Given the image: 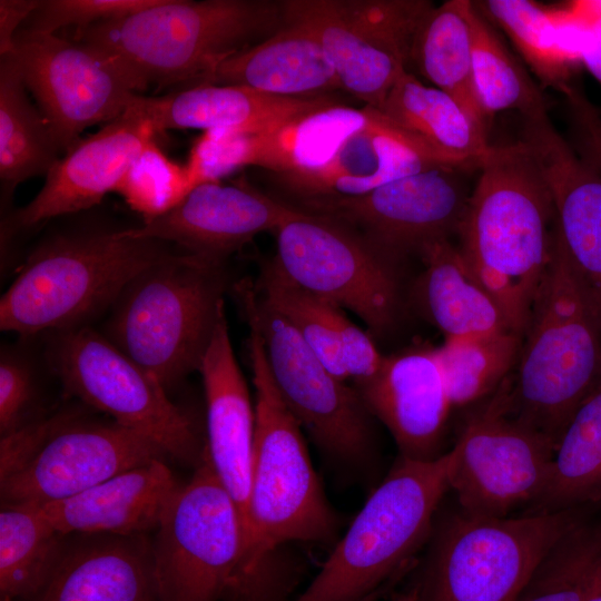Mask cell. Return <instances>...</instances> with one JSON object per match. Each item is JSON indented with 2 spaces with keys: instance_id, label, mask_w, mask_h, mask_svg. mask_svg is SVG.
<instances>
[{
  "instance_id": "6da1fadb",
  "label": "cell",
  "mask_w": 601,
  "mask_h": 601,
  "mask_svg": "<svg viewBox=\"0 0 601 601\" xmlns=\"http://www.w3.org/2000/svg\"><path fill=\"white\" fill-rule=\"evenodd\" d=\"M248 352L255 386V439L246 515V552L236 601H267L277 588L269 556L287 542H327L337 516L313 467L302 426L272 378L254 318Z\"/></svg>"
},
{
  "instance_id": "4dcf8cb0",
  "label": "cell",
  "mask_w": 601,
  "mask_h": 601,
  "mask_svg": "<svg viewBox=\"0 0 601 601\" xmlns=\"http://www.w3.org/2000/svg\"><path fill=\"white\" fill-rule=\"evenodd\" d=\"M377 109L327 105L254 134L250 166L275 175L303 174L329 162L344 142L372 124Z\"/></svg>"
},
{
  "instance_id": "83f0119b",
  "label": "cell",
  "mask_w": 601,
  "mask_h": 601,
  "mask_svg": "<svg viewBox=\"0 0 601 601\" xmlns=\"http://www.w3.org/2000/svg\"><path fill=\"white\" fill-rule=\"evenodd\" d=\"M390 122L451 164L480 169L491 151L486 128L449 93L404 72L377 109Z\"/></svg>"
},
{
  "instance_id": "7bdbcfd3",
  "label": "cell",
  "mask_w": 601,
  "mask_h": 601,
  "mask_svg": "<svg viewBox=\"0 0 601 601\" xmlns=\"http://www.w3.org/2000/svg\"><path fill=\"white\" fill-rule=\"evenodd\" d=\"M561 92L570 111L573 148L601 176V115L573 82Z\"/></svg>"
},
{
  "instance_id": "681fc988",
  "label": "cell",
  "mask_w": 601,
  "mask_h": 601,
  "mask_svg": "<svg viewBox=\"0 0 601 601\" xmlns=\"http://www.w3.org/2000/svg\"><path fill=\"white\" fill-rule=\"evenodd\" d=\"M591 2H592L593 7H594L595 9H598L599 11H601V1H591Z\"/></svg>"
},
{
  "instance_id": "ac0fdd59",
  "label": "cell",
  "mask_w": 601,
  "mask_h": 601,
  "mask_svg": "<svg viewBox=\"0 0 601 601\" xmlns=\"http://www.w3.org/2000/svg\"><path fill=\"white\" fill-rule=\"evenodd\" d=\"M293 206L245 183L197 185L169 211L124 229L136 238L174 243L208 259L224 262L256 235L276 230Z\"/></svg>"
},
{
  "instance_id": "1f68e13d",
  "label": "cell",
  "mask_w": 601,
  "mask_h": 601,
  "mask_svg": "<svg viewBox=\"0 0 601 601\" xmlns=\"http://www.w3.org/2000/svg\"><path fill=\"white\" fill-rule=\"evenodd\" d=\"M471 7L469 0L434 6L417 32L412 63L433 87L453 97L486 128L474 86Z\"/></svg>"
},
{
  "instance_id": "4fadbf2b",
  "label": "cell",
  "mask_w": 601,
  "mask_h": 601,
  "mask_svg": "<svg viewBox=\"0 0 601 601\" xmlns=\"http://www.w3.org/2000/svg\"><path fill=\"white\" fill-rule=\"evenodd\" d=\"M235 290L257 324L277 392L300 426L335 462L367 466L374 455L371 413L358 392L333 375L292 325L257 297L254 283L240 282Z\"/></svg>"
},
{
  "instance_id": "4316f807",
  "label": "cell",
  "mask_w": 601,
  "mask_h": 601,
  "mask_svg": "<svg viewBox=\"0 0 601 601\" xmlns=\"http://www.w3.org/2000/svg\"><path fill=\"white\" fill-rule=\"evenodd\" d=\"M204 83L244 86L294 98L331 96L342 90L316 35L286 18L273 35L224 61Z\"/></svg>"
},
{
  "instance_id": "5bb4252c",
  "label": "cell",
  "mask_w": 601,
  "mask_h": 601,
  "mask_svg": "<svg viewBox=\"0 0 601 601\" xmlns=\"http://www.w3.org/2000/svg\"><path fill=\"white\" fill-rule=\"evenodd\" d=\"M427 0H285L284 18L321 41L343 91L378 109L412 65Z\"/></svg>"
},
{
  "instance_id": "d590c367",
  "label": "cell",
  "mask_w": 601,
  "mask_h": 601,
  "mask_svg": "<svg viewBox=\"0 0 601 601\" xmlns=\"http://www.w3.org/2000/svg\"><path fill=\"white\" fill-rule=\"evenodd\" d=\"M473 76L480 107L486 122L497 112L513 109L523 118L546 112L541 89L506 48L490 21L472 1Z\"/></svg>"
},
{
  "instance_id": "8d00e7d4",
  "label": "cell",
  "mask_w": 601,
  "mask_h": 601,
  "mask_svg": "<svg viewBox=\"0 0 601 601\" xmlns=\"http://www.w3.org/2000/svg\"><path fill=\"white\" fill-rule=\"evenodd\" d=\"M254 289L292 325L333 375L344 382L349 378L341 349V307L295 284L273 259L262 265Z\"/></svg>"
},
{
  "instance_id": "ee69618b",
  "label": "cell",
  "mask_w": 601,
  "mask_h": 601,
  "mask_svg": "<svg viewBox=\"0 0 601 601\" xmlns=\"http://www.w3.org/2000/svg\"><path fill=\"white\" fill-rule=\"evenodd\" d=\"M343 362L348 376L356 386L371 381L381 370L384 357L375 346L370 333L349 321L345 314L339 321Z\"/></svg>"
},
{
  "instance_id": "ffe728a7",
  "label": "cell",
  "mask_w": 601,
  "mask_h": 601,
  "mask_svg": "<svg viewBox=\"0 0 601 601\" xmlns=\"http://www.w3.org/2000/svg\"><path fill=\"white\" fill-rule=\"evenodd\" d=\"M523 120L520 140L550 190L555 233L601 312V176L558 132L548 112Z\"/></svg>"
},
{
  "instance_id": "7402d4cb",
  "label": "cell",
  "mask_w": 601,
  "mask_h": 601,
  "mask_svg": "<svg viewBox=\"0 0 601 601\" xmlns=\"http://www.w3.org/2000/svg\"><path fill=\"white\" fill-rule=\"evenodd\" d=\"M207 410L205 456L240 511L245 532L255 439V406L220 315L201 361Z\"/></svg>"
},
{
  "instance_id": "f1b7e54d",
  "label": "cell",
  "mask_w": 601,
  "mask_h": 601,
  "mask_svg": "<svg viewBox=\"0 0 601 601\" xmlns=\"http://www.w3.org/2000/svg\"><path fill=\"white\" fill-rule=\"evenodd\" d=\"M420 255L425 267L415 293L426 317L445 338L512 331L460 247L450 239H441L426 245Z\"/></svg>"
},
{
  "instance_id": "d6a6232c",
  "label": "cell",
  "mask_w": 601,
  "mask_h": 601,
  "mask_svg": "<svg viewBox=\"0 0 601 601\" xmlns=\"http://www.w3.org/2000/svg\"><path fill=\"white\" fill-rule=\"evenodd\" d=\"M11 56L0 59V178L11 193L29 178L47 175L61 152L43 115L27 95Z\"/></svg>"
},
{
  "instance_id": "f6af8a7d",
  "label": "cell",
  "mask_w": 601,
  "mask_h": 601,
  "mask_svg": "<svg viewBox=\"0 0 601 601\" xmlns=\"http://www.w3.org/2000/svg\"><path fill=\"white\" fill-rule=\"evenodd\" d=\"M573 7L581 18L580 63L601 85V11L591 1H575Z\"/></svg>"
},
{
  "instance_id": "d4e9b609",
  "label": "cell",
  "mask_w": 601,
  "mask_h": 601,
  "mask_svg": "<svg viewBox=\"0 0 601 601\" xmlns=\"http://www.w3.org/2000/svg\"><path fill=\"white\" fill-rule=\"evenodd\" d=\"M136 101L157 134L169 129L264 131L305 112L341 102L334 95L280 97L244 86L208 83L159 97L138 93Z\"/></svg>"
},
{
  "instance_id": "ba28073f",
  "label": "cell",
  "mask_w": 601,
  "mask_h": 601,
  "mask_svg": "<svg viewBox=\"0 0 601 601\" xmlns=\"http://www.w3.org/2000/svg\"><path fill=\"white\" fill-rule=\"evenodd\" d=\"M580 522L578 508L515 516L461 511L432 541L416 584L420 601H515L541 560Z\"/></svg>"
},
{
  "instance_id": "f35d334b",
  "label": "cell",
  "mask_w": 601,
  "mask_h": 601,
  "mask_svg": "<svg viewBox=\"0 0 601 601\" xmlns=\"http://www.w3.org/2000/svg\"><path fill=\"white\" fill-rule=\"evenodd\" d=\"M601 561V525L580 522L541 560L515 601H584Z\"/></svg>"
},
{
  "instance_id": "ab89813d",
  "label": "cell",
  "mask_w": 601,
  "mask_h": 601,
  "mask_svg": "<svg viewBox=\"0 0 601 601\" xmlns=\"http://www.w3.org/2000/svg\"><path fill=\"white\" fill-rule=\"evenodd\" d=\"M193 188L186 164L171 160L154 139L131 162L115 191L150 219L173 209Z\"/></svg>"
},
{
  "instance_id": "7a4b0ae2",
  "label": "cell",
  "mask_w": 601,
  "mask_h": 601,
  "mask_svg": "<svg viewBox=\"0 0 601 601\" xmlns=\"http://www.w3.org/2000/svg\"><path fill=\"white\" fill-rule=\"evenodd\" d=\"M479 170L459 247L511 329L523 336L552 258L551 194L521 140L492 146Z\"/></svg>"
},
{
  "instance_id": "52a82bcc",
  "label": "cell",
  "mask_w": 601,
  "mask_h": 601,
  "mask_svg": "<svg viewBox=\"0 0 601 601\" xmlns=\"http://www.w3.org/2000/svg\"><path fill=\"white\" fill-rule=\"evenodd\" d=\"M452 464V449L432 460L400 456L294 601H363L382 593L431 533Z\"/></svg>"
},
{
  "instance_id": "9c48e42d",
  "label": "cell",
  "mask_w": 601,
  "mask_h": 601,
  "mask_svg": "<svg viewBox=\"0 0 601 601\" xmlns=\"http://www.w3.org/2000/svg\"><path fill=\"white\" fill-rule=\"evenodd\" d=\"M165 457L155 442L114 421H91L72 413L40 417L1 436V499L37 505L65 500Z\"/></svg>"
},
{
  "instance_id": "9a60e30c",
  "label": "cell",
  "mask_w": 601,
  "mask_h": 601,
  "mask_svg": "<svg viewBox=\"0 0 601 601\" xmlns=\"http://www.w3.org/2000/svg\"><path fill=\"white\" fill-rule=\"evenodd\" d=\"M508 380L452 447L450 491L470 515L509 516L538 506L549 486L555 445L513 414Z\"/></svg>"
},
{
  "instance_id": "bcb514c9",
  "label": "cell",
  "mask_w": 601,
  "mask_h": 601,
  "mask_svg": "<svg viewBox=\"0 0 601 601\" xmlns=\"http://www.w3.org/2000/svg\"><path fill=\"white\" fill-rule=\"evenodd\" d=\"M41 0H1L0 1V55H10L20 24L28 21L41 6Z\"/></svg>"
},
{
  "instance_id": "e0dca14e",
  "label": "cell",
  "mask_w": 601,
  "mask_h": 601,
  "mask_svg": "<svg viewBox=\"0 0 601 601\" xmlns=\"http://www.w3.org/2000/svg\"><path fill=\"white\" fill-rule=\"evenodd\" d=\"M441 166L408 175L346 198L303 201L306 211L338 220L398 264L428 244L459 234L472 189L465 173Z\"/></svg>"
},
{
  "instance_id": "3957f363",
  "label": "cell",
  "mask_w": 601,
  "mask_h": 601,
  "mask_svg": "<svg viewBox=\"0 0 601 601\" xmlns=\"http://www.w3.org/2000/svg\"><path fill=\"white\" fill-rule=\"evenodd\" d=\"M283 22L282 1L160 0L79 30L77 41L112 58L138 92L152 83L201 85L224 61L263 41Z\"/></svg>"
},
{
  "instance_id": "7dc6e473",
  "label": "cell",
  "mask_w": 601,
  "mask_h": 601,
  "mask_svg": "<svg viewBox=\"0 0 601 601\" xmlns=\"http://www.w3.org/2000/svg\"><path fill=\"white\" fill-rule=\"evenodd\" d=\"M584 601H601V561L594 572Z\"/></svg>"
},
{
  "instance_id": "2e32d148",
  "label": "cell",
  "mask_w": 601,
  "mask_h": 601,
  "mask_svg": "<svg viewBox=\"0 0 601 601\" xmlns=\"http://www.w3.org/2000/svg\"><path fill=\"white\" fill-rule=\"evenodd\" d=\"M7 56L16 61L65 154L86 128L115 120L138 95L130 78L108 55L55 33L20 29Z\"/></svg>"
},
{
  "instance_id": "d6986e66",
  "label": "cell",
  "mask_w": 601,
  "mask_h": 601,
  "mask_svg": "<svg viewBox=\"0 0 601 601\" xmlns=\"http://www.w3.org/2000/svg\"><path fill=\"white\" fill-rule=\"evenodd\" d=\"M138 96V95H137ZM115 120L79 139L46 175L38 195L13 216L16 227L88 209L115 191L141 150L156 138L151 121L136 98Z\"/></svg>"
},
{
  "instance_id": "5b68a950",
  "label": "cell",
  "mask_w": 601,
  "mask_h": 601,
  "mask_svg": "<svg viewBox=\"0 0 601 601\" xmlns=\"http://www.w3.org/2000/svg\"><path fill=\"white\" fill-rule=\"evenodd\" d=\"M223 263L169 253L139 273L114 304L106 337L166 390L199 371L225 312Z\"/></svg>"
},
{
  "instance_id": "603a6c76",
  "label": "cell",
  "mask_w": 601,
  "mask_h": 601,
  "mask_svg": "<svg viewBox=\"0 0 601 601\" xmlns=\"http://www.w3.org/2000/svg\"><path fill=\"white\" fill-rule=\"evenodd\" d=\"M441 166L459 165L431 151L378 111L377 118L351 136L325 166L275 177L303 203L361 196L395 179Z\"/></svg>"
},
{
  "instance_id": "8992f818",
  "label": "cell",
  "mask_w": 601,
  "mask_h": 601,
  "mask_svg": "<svg viewBox=\"0 0 601 601\" xmlns=\"http://www.w3.org/2000/svg\"><path fill=\"white\" fill-rule=\"evenodd\" d=\"M124 229L56 236L39 246L0 300V328L23 336L63 332L115 304L126 286L170 252Z\"/></svg>"
},
{
  "instance_id": "b9f144b4",
  "label": "cell",
  "mask_w": 601,
  "mask_h": 601,
  "mask_svg": "<svg viewBox=\"0 0 601 601\" xmlns=\"http://www.w3.org/2000/svg\"><path fill=\"white\" fill-rule=\"evenodd\" d=\"M36 386L28 364L10 354L0 361V433L11 434L36 421L30 417Z\"/></svg>"
},
{
  "instance_id": "cb8c5ba5",
  "label": "cell",
  "mask_w": 601,
  "mask_h": 601,
  "mask_svg": "<svg viewBox=\"0 0 601 601\" xmlns=\"http://www.w3.org/2000/svg\"><path fill=\"white\" fill-rule=\"evenodd\" d=\"M178 487L164 460H155L68 499L35 505L65 535H140L157 529Z\"/></svg>"
},
{
  "instance_id": "8fae6325",
  "label": "cell",
  "mask_w": 601,
  "mask_h": 601,
  "mask_svg": "<svg viewBox=\"0 0 601 601\" xmlns=\"http://www.w3.org/2000/svg\"><path fill=\"white\" fill-rule=\"evenodd\" d=\"M277 267L295 284L356 314L372 336L401 312L397 267L363 236L333 218L293 207L275 230Z\"/></svg>"
},
{
  "instance_id": "e575fe53",
  "label": "cell",
  "mask_w": 601,
  "mask_h": 601,
  "mask_svg": "<svg viewBox=\"0 0 601 601\" xmlns=\"http://www.w3.org/2000/svg\"><path fill=\"white\" fill-rule=\"evenodd\" d=\"M601 495V386L564 428L548 490L535 511L578 508Z\"/></svg>"
},
{
  "instance_id": "7c38bea8",
  "label": "cell",
  "mask_w": 601,
  "mask_h": 601,
  "mask_svg": "<svg viewBox=\"0 0 601 601\" xmlns=\"http://www.w3.org/2000/svg\"><path fill=\"white\" fill-rule=\"evenodd\" d=\"M49 359L71 395L151 440L167 456L200 464L205 446L193 421L155 376L106 336L88 327L59 332Z\"/></svg>"
},
{
  "instance_id": "44dd1931",
  "label": "cell",
  "mask_w": 601,
  "mask_h": 601,
  "mask_svg": "<svg viewBox=\"0 0 601 601\" xmlns=\"http://www.w3.org/2000/svg\"><path fill=\"white\" fill-rule=\"evenodd\" d=\"M367 411L391 432L400 456L432 460L453 407L434 349L384 357L378 373L355 388Z\"/></svg>"
},
{
  "instance_id": "277c9868",
  "label": "cell",
  "mask_w": 601,
  "mask_h": 601,
  "mask_svg": "<svg viewBox=\"0 0 601 601\" xmlns=\"http://www.w3.org/2000/svg\"><path fill=\"white\" fill-rule=\"evenodd\" d=\"M516 364L511 411L556 446L578 408L601 386V312L555 227Z\"/></svg>"
},
{
  "instance_id": "f546056e",
  "label": "cell",
  "mask_w": 601,
  "mask_h": 601,
  "mask_svg": "<svg viewBox=\"0 0 601 601\" xmlns=\"http://www.w3.org/2000/svg\"><path fill=\"white\" fill-rule=\"evenodd\" d=\"M479 12L495 22L538 77L561 91L572 82L580 65L582 23L571 3L563 9L526 0L473 1Z\"/></svg>"
},
{
  "instance_id": "484cf974",
  "label": "cell",
  "mask_w": 601,
  "mask_h": 601,
  "mask_svg": "<svg viewBox=\"0 0 601 601\" xmlns=\"http://www.w3.org/2000/svg\"><path fill=\"white\" fill-rule=\"evenodd\" d=\"M27 601H159L151 543L97 534L67 545L42 589Z\"/></svg>"
},
{
  "instance_id": "c3c4849f",
  "label": "cell",
  "mask_w": 601,
  "mask_h": 601,
  "mask_svg": "<svg viewBox=\"0 0 601 601\" xmlns=\"http://www.w3.org/2000/svg\"><path fill=\"white\" fill-rule=\"evenodd\" d=\"M391 601H420L418 591L416 585L410 588L408 590L397 594Z\"/></svg>"
},
{
  "instance_id": "74e56055",
  "label": "cell",
  "mask_w": 601,
  "mask_h": 601,
  "mask_svg": "<svg viewBox=\"0 0 601 601\" xmlns=\"http://www.w3.org/2000/svg\"><path fill=\"white\" fill-rule=\"evenodd\" d=\"M523 336L512 331L445 338L434 348L453 407L492 395L518 363Z\"/></svg>"
},
{
  "instance_id": "836d02e7",
  "label": "cell",
  "mask_w": 601,
  "mask_h": 601,
  "mask_svg": "<svg viewBox=\"0 0 601 601\" xmlns=\"http://www.w3.org/2000/svg\"><path fill=\"white\" fill-rule=\"evenodd\" d=\"M35 504L0 512V601H27L47 583L67 544Z\"/></svg>"
},
{
  "instance_id": "30bf717a",
  "label": "cell",
  "mask_w": 601,
  "mask_h": 601,
  "mask_svg": "<svg viewBox=\"0 0 601 601\" xmlns=\"http://www.w3.org/2000/svg\"><path fill=\"white\" fill-rule=\"evenodd\" d=\"M151 544L159 601H227L245 561L238 505L205 456L173 495Z\"/></svg>"
},
{
  "instance_id": "60d3db41",
  "label": "cell",
  "mask_w": 601,
  "mask_h": 601,
  "mask_svg": "<svg viewBox=\"0 0 601 601\" xmlns=\"http://www.w3.org/2000/svg\"><path fill=\"white\" fill-rule=\"evenodd\" d=\"M160 0H46L30 17L28 29L55 33L76 26L77 31L121 19L157 4Z\"/></svg>"
}]
</instances>
